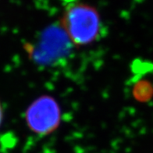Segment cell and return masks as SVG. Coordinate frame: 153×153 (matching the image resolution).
<instances>
[{"mask_svg": "<svg viewBox=\"0 0 153 153\" xmlns=\"http://www.w3.org/2000/svg\"><path fill=\"white\" fill-rule=\"evenodd\" d=\"M152 88L151 85L145 81H139L133 88V95L140 102H145L152 96Z\"/></svg>", "mask_w": 153, "mask_h": 153, "instance_id": "obj_4", "label": "cell"}, {"mask_svg": "<svg viewBox=\"0 0 153 153\" xmlns=\"http://www.w3.org/2000/svg\"><path fill=\"white\" fill-rule=\"evenodd\" d=\"M3 117H4V112H3V107H2V102L0 101V126L2 125L3 121Z\"/></svg>", "mask_w": 153, "mask_h": 153, "instance_id": "obj_5", "label": "cell"}, {"mask_svg": "<svg viewBox=\"0 0 153 153\" xmlns=\"http://www.w3.org/2000/svg\"><path fill=\"white\" fill-rule=\"evenodd\" d=\"M60 26L75 46H85L95 42L102 29L98 11L83 2H72L66 7Z\"/></svg>", "mask_w": 153, "mask_h": 153, "instance_id": "obj_1", "label": "cell"}, {"mask_svg": "<svg viewBox=\"0 0 153 153\" xmlns=\"http://www.w3.org/2000/svg\"><path fill=\"white\" fill-rule=\"evenodd\" d=\"M36 46L27 44V51L34 61L48 64L54 62L67 54L69 48L74 45L59 26H52L44 30Z\"/></svg>", "mask_w": 153, "mask_h": 153, "instance_id": "obj_3", "label": "cell"}, {"mask_svg": "<svg viewBox=\"0 0 153 153\" xmlns=\"http://www.w3.org/2000/svg\"><path fill=\"white\" fill-rule=\"evenodd\" d=\"M25 120L35 134L46 136L53 133L61 120V110L57 101L49 95L38 97L27 109Z\"/></svg>", "mask_w": 153, "mask_h": 153, "instance_id": "obj_2", "label": "cell"}]
</instances>
